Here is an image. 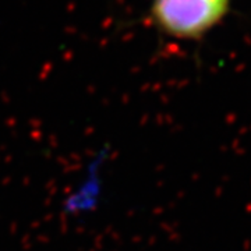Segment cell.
<instances>
[{
    "mask_svg": "<svg viewBox=\"0 0 251 251\" xmlns=\"http://www.w3.org/2000/svg\"><path fill=\"white\" fill-rule=\"evenodd\" d=\"M110 156V145L103 144L85 162L80 177L62 198L60 211L66 218L78 221L98 212L105 200L106 169Z\"/></svg>",
    "mask_w": 251,
    "mask_h": 251,
    "instance_id": "obj_2",
    "label": "cell"
},
{
    "mask_svg": "<svg viewBox=\"0 0 251 251\" xmlns=\"http://www.w3.org/2000/svg\"><path fill=\"white\" fill-rule=\"evenodd\" d=\"M229 0H155L159 27L179 38H196L224 17Z\"/></svg>",
    "mask_w": 251,
    "mask_h": 251,
    "instance_id": "obj_1",
    "label": "cell"
}]
</instances>
